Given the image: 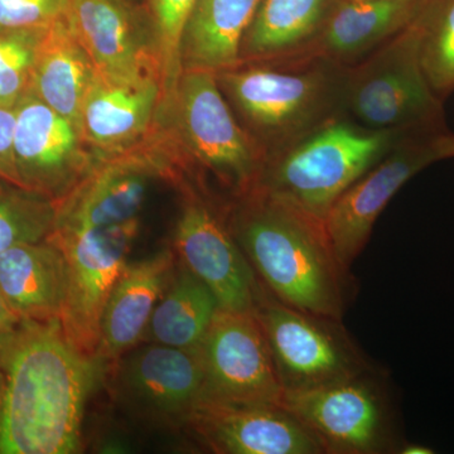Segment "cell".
Segmentation results:
<instances>
[{
    "instance_id": "cell-1",
    "label": "cell",
    "mask_w": 454,
    "mask_h": 454,
    "mask_svg": "<svg viewBox=\"0 0 454 454\" xmlns=\"http://www.w3.org/2000/svg\"><path fill=\"white\" fill-rule=\"evenodd\" d=\"M98 364L66 339L59 319H20L0 334V454L77 452Z\"/></svg>"
},
{
    "instance_id": "cell-2",
    "label": "cell",
    "mask_w": 454,
    "mask_h": 454,
    "mask_svg": "<svg viewBox=\"0 0 454 454\" xmlns=\"http://www.w3.org/2000/svg\"><path fill=\"white\" fill-rule=\"evenodd\" d=\"M230 229L262 286L286 306L342 321L346 277L324 221L262 188L236 197Z\"/></svg>"
},
{
    "instance_id": "cell-3",
    "label": "cell",
    "mask_w": 454,
    "mask_h": 454,
    "mask_svg": "<svg viewBox=\"0 0 454 454\" xmlns=\"http://www.w3.org/2000/svg\"><path fill=\"white\" fill-rule=\"evenodd\" d=\"M348 68L317 53L244 61L216 74L265 162L345 115Z\"/></svg>"
},
{
    "instance_id": "cell-4",
    "label": "cell",
    "mask_w": 454,
    "mask_h": 454,
    "mask_svg": "<svg viewBox=\"0 0 454 454\" xmlns=\"http://www.w3.org/2000/svg\"><path fill=\"white\" fill-rule=\"evenodd\" d=\"M405 131L370 129L340 115L268 160L255 187L324 221Z\"/></svg>"
},
{
    "instance_id": "cell-5",
    "label": "cell",
    "mask_w": 454,
    "mask_h": 454,
    "mask_svg": "<svg viewBox=\"0 0 454 454\" xmlns=\"http://www.w3.org/2000/svg\"><path fill=\"white\" fill-rule=\"evenodd\" d=\"M419 16L348 68L345 115L352 121L376 130L446 124L444 101L430 89L420 64Z\"/></svg>"
},
{
    "instance_id": "cell-6",
    "label": "cell",
    "mask_w": 454,
    "mask_h": 454,
    "mask_svg": "<svg viewBox=\"0 0 454 454\" xmlns=\"http://www.w3.org/2000/svg\"><path fill=\"white\" fill-rule=\"evenodd\" d=\"M176 139L191 162L231 188L235 197L258 184L265 158L211 71H184L169 104Z\"/></svg>"
},
{
    "instance_id": "cell-7",
    "label": "cell",
    "mask_w": 454,
    "mask_h": 454,
    "mask_svg": "<svg viewBox=\"0 0 454 454\" xmlns=\"http://www.w3.org/2000/svg\"><path fill=\"white\" fill-rule=\"evenodd\" d=\"M454 158V133L447 124L406 130L372 169L333 203L324 225L340 267L348 271L365 249L387 203L418 173Z\"/></svg>"
},
{
    "instance_id": "cell-8",
    "label": "cell",
    "mask_w": 454,
    "mask_h": 454,
    "mask_svg": "<svg viewBox=\"0 0 454 454\" xmlns=\"http://www.w3.org/2000/svg\"><path fill=\"white\" fill-rule=\"evenodd\" d=\"M253 312L267 339L284 393L372 372L342 321L286 306L262 283Z\"/></svg>"
},
{
    "instance_id": "cell-9",
    "label": "cell",
    "mask_w": 454,
    "mask_h": 454,
    "mask_svg": "<svg viewBox=\"0 0 454 454\" xmlns=\"http://www.w3.org/2000/svg\"><path fill=\"white\" fill-rule=\"evenodd\" d=\"M282 408L309 430L324 453L397 450L389 404L370 372L312 389L286 391Z\"/></svg>"
},
{
    "instance_id": "cell-10",
    "label": "cell",
    "mask_w": 454,
    "mask_h": 454,
    "mask_svg": "<svg viewBox=\"0 0 454 454\" xmlns=\"http://www.w3.org/2000/svg\"><path fill=\"white\" fill-rule=\"evenodd\" d=\"M138 230L139 220H136L106 229L49 236L67 262V291L59 317L62 330L74 348L90 358H97L104 309L127 265Z\"/></svg>"
},
{
    "instance_id": "cell-11",
    "label": "cell",
    "mask_w": 454,
    "mask_h": 454,
    "mask_svg": "<svg viewBox=\"0 0 454 454\" xmlns=\"http://www.w3.org/2000/svg\"><path fill=\"white\" fill-rule=\"evenodd\" d=\"M200 351L205 372L202 400L282 408L284 389L254 312L219 309Z\"/></svg>"
},
{
    "instance_id": "cell-12",
    "label": "cell",
    "mask_w": 454,
    "mask_h": 454,
    "mask_svg": "<svg viewBox=\"0 0 454 454\" xmlns=\"http://www.w3.org/2000/svg\"><path fill=\"white\" fill-rule=\"evenodd\" d=\"M163 142H146L100 160L56 203L57 234L106 229L139 220L149 187L167 172Z\"/></svg>"
},
{
    "instance_id": "cell-13",
    "label": "cell",
    "mask_w": 454,
    "mask_h": 454,
    "mask_svg": "<svg viewBox=\"0 0 454 454\" xmlns=\"http://www.w3.org/2000/svg\"><path fill=\"white\" fill-rule=\"evenodd\" d=\"M14 110L13 158L20 186L61 201L98 163L94 149L76 122L29 92Z\"/></svg>"
},
{
    "instance_id": "cell-14",
    "label": "cell",
    "mask_w": 454,
    "mask_h": 454,
    "mask_svg": "<svg viewBox=\"0 0 454 454\" xmlns=\"http://www.w3.org/2000/svg\"><path fill=\"white\" fill-rule=\"evenodd\" d=\"M175 247L184 267L211 289L220 309L253 312L259 279L229 223L201 196L191 193L184 203Z\"/></svg>"
},
{
    "instance_id": "cell-15",
    "label": "cell",
    "mask_w": 454,
    "mask_h": 454,
    "mask_svg": "<svg viewBox=\"0 0 454 454\" xmlns=\"http://www.w3.org/2000/svg\"><path fill=\"white\" fill-rule=\"evenodd\" d=\"M66 20L91 59L98 79H160L146 9L129 0H73Z\"/></svg>"
},
{
    "instance_id": "cell-16",
    "label": "cell",
    "mask_w": 454,
    "mask_h": 454,
    "mask_svg": "<svg viewBox=\"0 0 454 454\" xmlns=\"http://www.w3.org/2000/svg\"><path fill=\"white\" fill-rule=\"evenodd\" d=\"M200 349L152 343L131 352L119 370L121 395L140 413L167 424H188L203 397Z\"/></svg>"
},
{
    "instance_id": "cell-17",
    "label": "cell",
    "mask_w": 454,
    "mask_h": 454,
    "mask_svg": "<svg viewBox=\"0 0 454 454\" xmlns=\"http://www.w3.org/2000/svg\"><path fill=\"white\" fill-rule=\"evenodd\" d=\"M188 426L216 453H324L309 430L280 406L231 405L201 400Z\"/></svg>"
},
{
    "instance_id": "cell-18",
    "label": "cell",
    "mask_w": 454,
    "mask_h": 454,
    "mask_svg": "<svg viewBox=\"0 0 454 454\" xmlns=\"http://www.w3.org/2000/svg\"><path fill=\"white\" fill-rule=\"evenodd\" d=\"M162 97L158 76L133 82H106L97 76L80 114L83 139L101 160L127 151L151 129Z\"/></svg>"
},
{
    "instance_id": "cell-19",
    "label": "cell",
    "mask_w": 454,
    "mask_h": 454,
    "mask_svg": "<svg viewBox=\"0 0 454 454\" xmlns=\"http://www.w3.org/2000/svg\"><path fill=\"white\" fill-rule=\"evenodd\" d=\"M428 0H340L309 52L358 64L414 22Z\"/></svg>"
},
{
    "instance_id": "cell-20",
    "label": "cell",
    "mask_w": 454,
    "mask_h": 454,
    "mask_svg": "<svg viewBox=\"0 0 454 454\" xmlns=\"http://www.w3.org/2000/svg\"><path fill=\"white\" fill-rule=\"evenodd\" d=\"M67 291V262L51 239L0 253V292L20 319H59Z\"/></svg>"
},
{
    "instance_id": "cell-21",
    "label": "cell",
    "mask_w": 454,
    "mask_h": 454,
    "mask_svg": "<svg viewBox=\"0 0 454 454\" xmlns=\"http://www.w3.org/2000/svg\"><path fill=\"white\" fill-rule=\"evenodd\" d=\"M173 262L172 253L160 252L125 265L101 318L98 361L121 357L139 342L168 284Z\"/></svg>"
},
{
    "instance_id": "cell-22",
    "label": "cell",
    "mask_w": 454,
    "mask_h": 454,
    "mask_svg": "<svg viewBox=\"0 0 454 454\" xmlns=\"http://www.w3.org/2000/svg\"><path fill=\"white\" fill-rule=\"evenodd\" d=\"M262 0H197L181 44L184 71L220 73L240 64L241 43Z\"/></svg>"
},
{
    "instance_id": "cell-23",
    "label": "cell",
    "mask_w": 454,
    "mask_h": 454,
    "mask_svg": "<svg viewBox=\"0 0 454 454\" xmlns=\"http://www.w3.org/2000/svg\"><path fill=\"white\" fill-rule=\"evenodd\" d=\"M95 79L91 59L66 17L50 26L35 59L29 94L79 125L83 101Z\"/></svg>"
},
{
    "instance_id": "cell-24",
    "label": "cell",
    "mask_w": 454,
    "mask_h": 454,
    "mask_svg": "<svg viewBox=\"0 0 454 454\" xmlns=\"http://www.w3.org/2000/svg\"><path fill=\"white\" fill-rule=\"evenodd\" d=\"M340 0H262L241 43L240 62L309 52Z\"/></svg>"
},
{
    "instance_id": "cell-25",
    "label": "cell",
    "mask_w": 454,
    "mask_h": 454,
    "mask_svg": "<svg viewBox=\"0 0 454 454\" xmlns=\"http://www.w3.org/2000/svg\"><path fill=\"white\" fill-rule=\"evenodd\" d=\"M219 309L211 289L184 267L158 301L143 337L170 348L200 349Z\"/></svg>"
},
{
    "instance_id": "cell-26",
    "label": "cell",
    "mask_w": 454,
    "mask_h": 454,
    "mask_svg": "<svg viewBox=\"0 0 454 454\" xmlns=\"http://www.w3.org/2000/svg\"><path fill=\"white\" fill-rule=\"evenodd\" d=\"M55 219L52 200L0 177V253L49 238Z\"/></svg>"
},
{
    "instance_id": "cell-27",
    "label": "cell",
    "mask_w": 454,
    "mask_h": 454,
    "mask_svg": "<svg viewBox=\"0 0 454 454\" xmlns=\"http://www.w3.org/2000/svg\"><path fill=\"white\" fill-rule=\"evenodd\" d=\"M420 64L442 101L454 92V0H428L420 12Z\"/></svg>"
},
{
    "instance_id": "cell-28",
    "label": "cell",
    "mask_w": 454,
    "mask_h": 454,
    "mask_svg": "<svg viewBox=\"0 0 454 454\" xmlns=\"http://www.w3.org/2000/svg\"><path fill=\"white\" fill-rule=\"evenodd\" d=\"M197 0H148L146 12L151 20L153 44L160 83L162 106H169L175 98L179 77L184 73L181 44L184 27Z\"/></svg>"
},
{
    "instance_id": "cell-29",
    "label": "cell",
    "mask_w": 454,
    "mask_h": 454,
    "mask_svg": "<svg viewBox=\"0 0 454 454\" xmlns=\"http://www.w3.org/2000/svg\"><path fill=\"white\" fill-rule=\"evenodd\" d=\"M47 29L49 27L0 29V106L16 107L28 94Z\"/></svg>"
},
{
    "instance_id": "cell-30",
    "label": "cell",
    "mask_w": 454,
    "mask_h": 454,
    "mask_svg": "<svg viewBox=\"0 0 454 454\" xmlns=\"http://www.w3.org/2000/svg\"><path fill=\"white\" fill-rule=\"evenodd\" d=\"M73 0H0V29L41 28L64 20Z\"/></svg>"
},
{
    "instance_id": "cell-31",
    "label": "cell",
    "mask_w": 454,
    "mask_h": 454,
    "mask_svg": "<svg viewBox=\"0 0 454 454\" xmlns=\"http://www.w3.org/2000/svg\"><path fill=\"white\" fill-rule=\"evenodd\" d=\"M14 127L16 110L14 107L0 106V177L20 184L13 158Z\"/></svg>"
},
{
    "instance_id": "cell-32",
    "label": "cell",
    "mask_w": 454,
    "mask_h": 454,
    "mask_svg": "<svg viewBox=\"0 0 454 454\" xmlns=\"http://www.w3.org/2000/svg\"><path fill=\"white\" fill-rule=\"evenodd\" d=\"M20 319L18 318L16 313L11 309L3 297L2 292H0V334L7 333L12 328L16 327L18 322Z\"/></svg>"
},
{
    "instance_id": "cell-33",
    "label": "cell",
    "mask_w": 454,
    "mask_h": 454,
    "mask_svg": "<svg viewBox=\"0 0 454 454\" xmlns=\"http://www.w3.org/2000/svg\"><path fill=\"white\" fill-rule=\"evenodd\" d=\"M397 453L402 454H433L434 450L430 447L423 446V444L408 443L399 447Z\"/></svg>"
},
{
    "instance_id": "cell-34",
    "label": "cell",
    "mask_w": 454,
    "mask_h": 454,
    "mask_svg": "<svg viewBox=\"0 0 454 454\" xmlns=\"http://www.w3.org/2000/svg\"><path fill=\"white\" fill-rule=\"evenodd\" d=\"M5 393V375L4 372L0 370V409H2L3 399H4Z\"/></svg>"
}]
</instances>
